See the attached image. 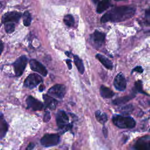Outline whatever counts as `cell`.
<instances>
[{"mask_svg": "<svg viewBox=\"0 0 150 150\" xmlns=\"http://www.w3.org/2000/svg\"><path fill=\"white\" fill-rule=\"evenodd\" d=\"M135 11L136 9L134 7L129 6L114 7L102 16L101 22H119L124 21L132 18L134 15Z\"/></svg>", "mask_w": 150, "mask_h": 150, "instance_id": "1", "label": "cell"}, {"mask_svg": "<svg viewBox=\"0 0 150 150\" xmlns=\"http://www.w3.org/2000/svg\"><path fill=\"white\" fill-rule=\"evenodd\" d=\"M112 120L114 124L120 128H132L136 124L135 120L129 116L115 115L112 117Z\"/></svg>", "mask_w": 150, "mask_h": 150, "instance_id": "2", "label": "cell"}, {"mask_svg": "<svg viewBox=\"0 0 150 150\" xmlns=\"http://www.w3.org/2000/svg\"><path fill=\"white\" fill-rule=\"evenodd\" d=\"M27 62V57H26V56L23 55L18 58L12 64L16 76L19 77L23 74V71L25 70V69L26 66Z\"/></svg>", "mask_w": 150, "mask_h": 150, "instance_id": "3", "label": "cell"}, {"mask_svg": "<svg viewBox=\"0 0 150 150\" xmlns=\"http://www.w3.org/2000/svg\"><path fill=\"white\" fill-rule=\"evenodd\" d=\"M60 142V137L56 134H45L40 139V144L46 147L56 145Z\"/></svg>", "mask_w": 150, "mask_h": 150, "instance_id": "4", "label": "cell"}, {"mask_svg": "<svg viewBox=\"0 0 150 150\" xmlns=\"http://www.w3.org/2000/svg\"><path fill=\"white\" fill-rule=\"evenodd\" d=\"M42 81L43 79L40 75L36 73H32L29 74L25 80L24 86L30 89H32L36 87L39 83H42Z\"/></svg>", "mask_w": 150, "mask_h": 150, "instance_id": "5", "label": "cell"}, {"mask_svg": "<svg viewBox=\"0 0 150 150\" xmlns=\"http://www.w3.org/2000/svg\"><path fill=\"white\" fill-rule=\"evenodd\" d=\"M56 120L58 127L60 129L67 128L70 125L69 124V117L64 111H58L56 116Z\"/></svg>", "mask_w": 150, "mask_h": 150, "instance_id": "6", "label": "cell"}, {"mask_svg": "<svg viewBox=\"0 0 150 150\" xmlns=\"http://www.w3.org/2000/svg\"><path fill=\"white\" fill-rule=\"evenodd\" d=\"M48 93L54 97L63 98L66 94V87L63 84H56L49 89Z\"/></svg>", "mask_w": 150, "mask_h": 150, "instance_id": "7", "label": "cell"}, {"mask_svg": "<svg viewBox=\"0 0 150 150\" xmlns=\"http://www.w3.org/2000/svg\"><path fill=\"white\" fill-rule=\"evenodd\" d=\"M22 13L17 11H12L5 13L2 18V22L5 23H13L18 22L21 19Z\"/></svg>", "mask_w": 150, "mask_h": 150, "instance_id": "8", "label": "cell"}, {"mask_svg": "<svg viewBox=\"0 0 150 150\" xmlns=\"http://www.w3.org/2000/svg\"><path fill=\"white\" fill-rule=\"evenodd\" d=\"M150 138L149 135L144 136L138 139L133 145L134 150H149Z\"/></svg>", "mask_w": 150, "mask_h": 150, "instance_id": "9", "label": "cell"}, {"mask_svg": "<svg viewBox=\"0 0 150 150\" xmlns=\"http://www.w3.org/2000/svg\"><path fill=\"white\" fill-rule=\"evenodd\" d=\"M105 35L104 33L95 30L90 36V40L96 47H100L104 43Z\"/></svg>", "mask_w": 150, "mask_h": 150, "instance_id": "10", "label": "cell"}, {"mask_svg": "<svg viewBox=\"0 0 150 150\" xmlns=\"http://www.w3.org/2000/svg\"><path fill=\"white\" fill-rule=\"evenodd\" d=\"M30 67L32 70L39 73L43 76H46L47 74V71L45 67L39 62L35 59H31L29 62Z\"/></svg>", "mask_w": 150, "mask_h": 150, "instance_id": "11", "label": "cell"}, {"mask_svg": "<svg viewBox=\"0 0 150 150\" xmlns=\"http://www.w3.org/2000/svg\"><path fill=\"white\" fill-rule=\"evenodd\" d=\"M26 101L28 108H31L33 111L41 110L43 107V104L41 101L36 99L31 96L28 97Z\"/></svg>", "mask_w": 150, "mask_h": 150, "instance_id": "12", "label": "cell"}, {"mask_svg": "<svg viewBox=\"0 0 150 150\" xmlns=\"http://www.w3.org/2000/svg\"><path fill=\"white\" fill-rule=\"evenodd\" d=\"M114 86L115 88L119 91H124L126 88V79L122 73H118L115 76L114 80Z\"/></svg>", "mask_w": 150, "mask_h": 150, "instance_id": "13", "label": "cell"}, {"mask_svg": "<svg viewBox=\"0 0 150 150\" xmlns=\"http://www.w3.org/2000/svg\"><path fill=\"white\" fill-rule=\"evenodd\" d=\"M43 98L45 101V105L50 110H54L57 105V101L47 94H43Z\"/></svg>", "mask_w": 150, "mask_h": 150, "instance_id": "14", "label": "cell"}, {"mask_svg": "<svg viewBox=\"0 0 150 150\" xmlns=\"http://www.w3.org/2000/svg\"><path fill=\"white\" fill-rule=\"evenodd\" d=\"M8 129V125L4 118V115L0 111V139H2L6 135Z\"/></svg>", "mask_w": 150, "mask_h": 150, "instance_id": "15", "label": "cell"}, {"mask_svg": "<svg viewBox=\"0 0 150 150\" xmlns=\"http://www.w3.org/2000/svg\"><path fill=\"white\" fill-rule=\"evenodd\" d=\"M96 57L100 61L101 64L107 69H112L113 67V64L111 61H110L108 58L105 57L104 56L101 54H97L96 55Z\"/></svg>", "mask_w": 150, "mask_h": 150, "instance_id": "16", "label": "cell"}, {"mask_svg": "<svg viewBox=\"0 0 150 150\" xmlns=\"http://www.w3.org/2000/svg\"><path fill=\"white\" fill-rule=\"evenodd\" d=\"M100 92L101 97L105 98H110L114 96V93L109 88L102 85L100 89Z\"/></svg>", "mask_w": 150, "mask_h": 150, "instance_id": "17", "label": "cell"}, {"mask_svg": "<svg viewBox=\"0 0 150 150\" xmlns=\"http://www.w3.org/2000/svg\"><path fill=\"white\" fill-rule=\"evenodd\" d=\"M110 5V0H101L100 1L97 7V12L98 13H101L105 11Z\"/></svg>", "mask_w": 150, "mask_h": 150, "instance_id": "18", "label": "cell"}, {"mask_svg": "<svg viewBox=\"0 0 150 150\" xmlns=\"http://www.w3.org/2000/svg\"><path fill=\"white\" fill-rule=\"evenodd\" d=\"M134 97H135V94L134 93H132L129 96H124L122 97H120V98H116L112 101V103L115 105L124 104V103L128 102V101L131 100Z\"/></svg>", "mask_w": 150, "mask_h": 150, "instance_id": "19", "label": "cell"}, {"mask_svg": "<svg viewBox=\"0 0 150 150\" xmlns=\"http://www.w3.org/2000/svg\"><path fill=\"white\" fill-rule=\"evenodd\" d=\"M74 62L75 63V65L79 71V72L83 74L84 71V67L83 63V62L81 60V59H80V57L78 56H74Z\"/></svg>", "mask_w": 150, "mask_h": 150, "instance_id": "20", "label": "cell"}, {"mask_svg": "<svg viewBox=\"0 0 150 150\" xmlns=\"http://www.w3.org/2000/svg\"><path fill=\"white\" fill-rule=\"evenodd\" d=\"M96 118L97 120L101 124H104L107 121V116L104 112H101L100 111L98 110L95 113Z\"/></svg>", "mask_w": 150, "mask_h": 150, "instance_id": "21", "label": "cell"}, {"mask_svg": "<svg viewBox=\"0 0 150 150\" xmlns=\"http://www.w3.org/2000/svg\"><path fill=\"white\" fill-rule=\"evenodd\" d=\"M32 21V17L29 11H25L23 15V23L25 26H29Z\"/></svg>", "mask_w": 150, "mask_h": 150, "instance_id": "22", "label": "cell"}, {"mask_svg": "<svg viewBox=\"0 0 150 150\" xmlns=\"http://www.w3.org/2000/svg\"><path fill=\"white\" fill-rule=\"evenodd\" d=\"M63 21H64V23L69 27L72 26L74 23V19L73 16L70 14L65 15L63 19Z\"/></svg>", "mask_w": 150, "mask_h": 150, "instance_id": "23", "label": "cell"}, {"mask_svg": "<svg viewBox=\"0 0 150 150\" xmlns=\"http://www.w3.org/2000/svg\"><path fill=\"white\" fill-rule=\"evenodd\" d=\"M4 28L7 33H11L15 30V24L13 23H4Z\"/></svg>", "mask_w": 150, "mask_h": 150, "instance_id": "24", "label": "cell"}, {"mask_svg": "<svg viewBox=\"0 0 150 150\" xmlns=\"http://www.w3.org/2000/svg\"><path fill=\"white\" fill-rule=\"evenodd\" d=\"M134 89L136 92H139V93H141L146 94V93L145 92H144L142 90V81L140 80H138L135 83V88Z\"/></svg>", "mask_w": 150, "mask_h": 150, "instance_id": "25", "label": "cell"}, {"mask_svg": "<svg viewBox=\"0 0 150 150\" xmlns=\"http://www.w3.org/2000/svg\"><path fill=\"white\" fill-rule=\"evenodd\" d=\"M50 119V113L49 112H46L45 115H44V118H43V121L45 122H48L49 121V120Z\"/></svg>", "mask_w": 150, "mask_h": 150, "instance_id": "26", "label": "cell"}, {"mask_svg": "<svg viewBox=\"0 0 150 150\" xmlns=\"http://www.w3.org/2000/svg\"><path fill=\"white\" fill-rule=\"evenodd\" d=\"M137 71V72H138V73H142L143 72V69H142V67L141 66H138L135 67L133 69L132 71Z\"/></svg>", "mask_w": 150, "mask_h": 150, "instance_id": "27", "label": "cell"}, {"mask_svg": "<svg viewBox=\"0 0 150 150\" xmlns=\"http://www.w3.org/2000/svg\"><path fill=\"white\" fill-rule=\"evenodd\" d=\"M34 147H35V144L32 142H30L27 146L26 150H32L34 148Z\"/></svg>", "mask_w": 150, "mask_h": 150, "instance_id": "28", "label": "cell"}, {"mask_svg": "<svg viewBox=\"0 0 150 150\" xmlns=\"http://www.w3.org/2000/svg\"><path fill=\"white\" fill-rule=\"evenodd\" d=\"M66 62L67 63V66H68L69 69L70 70V69H71V67H72L71 63V60H70V59H67V60H66Z\"/></svg>", "mask_w": 150, "mask_h": 150, "instance_id": "29", "label": "cell"}, {"mask_svg": "<svg viewBox=\"0 0 150 150\" xmlns=\"http://www.w3.org/2000/svg\"><path fill=\"white\" fill-rule=\"evenodd\" d=\"M103 135H104V137H105V138H107V134H108V132H107V128H106L105 127H103Z\"/></svg>", "mask_w": 150, "mask_h": 150, "instance_id": "30", "label": "cell"}, {"mask_svg": "<svg viewBox=\"0 0 150 150\" xmlns=\"http://www.w3.org/2000/svg\"><path fill=\"white\" fill-rule=\"evenodd\" d=\"M4 49V44L3 42L0 40V55L1 54Z\"/></svg>", "mask_w": 150, "mask_h": 150, "instance_id": "31", "label": "cell"}, {"mask_svg": "<svg viewBox=\"0 0 150 150\" xmlns=\"http://www.w3.org/2000/svg\"><path fill=\"white\" fill-rule=\"evenodd\" d=\"M44 88H45V87H44V86H43V85H40V87H39V91H42L44 90Z\"/></svg>", "mask_w": 150, "mask_h": 150, "instance_id": "32", "label": "cell"}, {"mask_svg": "<svg viewBox=\"0 0 150 150\" xmlns=\"http://www.w3.org/2000/svg\"><path fill=\"white\" fill-rule=\"evenodd\" d=\"M98 1H100V0H93V1L95 2V3H96V2H97Z\"/></svg>", "mask_w": 150, "mask_h": 150, "instance_id": "33", "label": "cell"}, {"mask_svg": "<svg viewBox=\"0 0 150 150\" xmlns=\"http://www.w3.org/2000/svg\"><path fill=\"white\" fill-rule=\"evenodd\" d=\"M115 1H125V0H114Z\"/></svg>", "mask_w": 150, "mask_h": 150, "instance_id": "34", "label": "cell"}]
</instances>
